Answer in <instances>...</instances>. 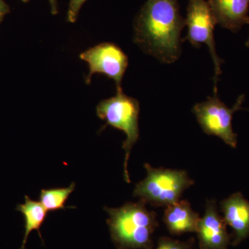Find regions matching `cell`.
Returning <instances> with one entry per match:
<instances>
[{
	"instance_id": "obj_1",
	"label": "cell",
	"mask_w": 249,
	"mask_h": 249,
	"mask_svg": "<svg viewBox=\"0 0 249 249\" xmlns=\"http://www.w3.org/2000/svg\"><path fill=\"white\" fill-rule=\"evenodd\" d=\"M185 26L178 0H147L134 19V42L160 62L173 63L181 55Z\"/></svg>"
},
{
	"instance_id": "obj_2",
	"label": "cell",
	"mask_w": 249,
	"mask_h": 249,
	"mask_svg": "<svg viewBox=\"0 0 249 249\" xmlns=\"http://www.w3.org/2000/svg\"><path fill=\"white\" fill-rule=\"evenodd\" d=\"M109 214L111 241L118 249H153L152 236L158 227L157 214L145 203L128 202L120 208L105 206Z\"/></svg>"
},
{
	"instance_id": "obj_3",
	"label": "cell",
	"mask_w": 249,
	"mask_h": 249,
	"mask_svg": "<svg viewBox=\"0 0 249 249\" xmlns=\"http://www.w3.org/2000/svg\"><path fill=\"white\" fill-rule=\"evenodd\" d=\"M140 106L135 98L124 94V91H116L115 96L101 101L96 107L98 118L106 122L101 131L108 125L123 131L126 135L123 142L124 150V178L127 183H130L127 163L131 150L139 140L140 131L139 127Z\"/></svg>"
},
{
	"instance_id": "obj_4",
	"label": "cell",
	"mask_w": 249,
	"mask_h": 249,
	"mask_svg": "<svg viewBox=\"0 0 249 249\" xmlns=\"http://www.w3.org/2000/svg\"><path fill=\"white\" fill-rule=\"evenodd\" d=\"M147 177L136 185L133 196L155 206H169L180 200L183 192L194 184L184 170L155 168L144 165Z\"/></svg>"
},
{
	"instance_id": "obj_5",
	"label": "cell",
	"mask_w": 249,
	"mask_h": 249,
	"mask_svg": "<svg viewBox=\"0 0 249 249\" xmlns=\"http://www.w3.org/2000/svg\"><path fill=\"white\" fill-rule=\"evenodd\" d=\"M245 98V95H241L233 107L229 108L218 98L217 93H214L213 97L195 105L193 111L205 133L215 136L227 145L235 148L237 135L232 129V116L235 111L244 109L242 105Z\"/></svg>"
},
{
	"instance_id": "obj_6",
	"label": "cell",
	"mask_w": 249,
	"mask_h": 249,
	"mask_svg": "<svg viewBox=\"0 0 249 249\" xmlns=\"http://www.w3.org/2000/svg\"><path fill=\"white\" fill-rule=\"evenodd\" d=\"M186 26L188 32L183 42L188 41L193 47L199 48L203 44L208 46L214 65V93H217L218 76L222 73L221 65L224 61L218 57L214 40V29L217 22L208 1L188 0Z\"/></svg>"
},
{
	"instance_id": "obj_7",
	"label": "cell",
	"mask_w": 249,
	"mask_h": 249,
	"mask_svg": "<svg viewBox=\"0 0 249 249\" xmlns=\"http://www.w3.org/2000/svg\"><path fill=\"white\" fill-rule=\"evenodd\" d=\"M80 58L89 65L87 84L91 83L95 73L105 75L115 83L116 91H122L123 78L128 67V58L119 47L111 42H103L80 54Z\"/></svg>"
},
{
	"instance_id": "obj_8",
	"label": "cell",
	"mask_w": 249,
	"mask_h": 249,
	"mask_svg": "<svg viewBox=\"0 0 249 249\" xmlns=\"http://www.w3.org/2000/svg\"><path fill=\"white\" fill-rule=\"evenodd\" d=\"M227 224L217 211L214 200H208L204 215L199 219L196 235L200 249H226L230 242Z\"/></svg>"
},
{
	"instance_id": "obj_9",
	"label": "cell",
	"mask_w": 249,
	"mask_h": 249,
	"mask_svg": "<svg viewBox=\"0 0 249 249\" xmlns=\"http://www.w3.org/2000/svg\"><path fill=\"white\" fill-rule=\"evenodd\" d=\"M217 24L232 33H237L249 24V0H209Z\"/></svg>"
},
{
	"instance_id": "obj_10",
	"label": "cell",
	"mask_w": 249,
	"mask_h": 249,
	"mask_svg": "<svg viewBox=\"0 0 249 249\" xmlns=\"http://www.w3.org/2000/svg\"><path fill=\"white\" fill-rule=\"evenodd\" d=\"M220 206L223 219L233 230L237 245L249 235V201L237 193L221 201Z\"/></svg>"
},
{
	"instance_id": "obj_11",
	"label": "cell",
	"mask_w": 249,
	"mask_h": 249,
	"mask_svg": "<svg viewBox=\"0 0 249 249\" xmlns=\"http://www.w3.org/2000/svg\"><path fill=\"white\" fill-rule=\"evenodd\" d=\"M199 219V214L192 209L188 201L184 200L167 206L163 215L167 229L170 234L175 235L196 232Z\"/></svg>"
},
{
	"instance_id": "obj_12",
	"label": "cell",
	"mask_w": 249,
	"mask_h": 249,
	"mask_svg": "<svg viewBox=\"0 0 249 249\" xmlns=\"http://www.w3.org/2000/svg\"><path fill=\"white\" fill-rule=\"evenodd\" d=\"M16 210L22 213L24 217L25 232L21 249H25L28 237L33 231H37L42 240L40 229L47 218V211L40 201L33 200L27 196L24 204H18Z\"/></svg>"
},
{
	"instance_id": "obj_13",
	"label": "cell",
	"mask_w": 249,
	"mask_h": 249,
	"mask_svg": "<svg viewBox=\"0 0 249 249\" xmlns=\"http://www.w3.org/2000/svg\"><path fill=\"white\" fill-rule=\"evenodd\" d=\"M76 183H71L65 188L42 189L40 191V202L47 210V212H54L59 210L65 209V204L70 195L75 190Z\"/></svg>"
},
{
	"instance_id": "obj_14",
	"label": "cell",
	"mask_w": 249,
	"mask_h": 249,
	"mask_svg": "<svg viewBox=\"0 0 249 249\" xmlns=\"http://www.w3.org/2000/svg\"><path fill=\"white\" fill-rule=\"evenodd\" d=\"M195 240L182 241L173 240L170 237H161L158 241V245L156 249H193Z\"/></svg>"
},
{
	"instance_id": "obj_15",
	"label": "cell",
	"mask_w": 249,
	"mask_h": 249,
	"mask_svg": "<svg viewBox=\"0 0 249 249\" xmlns=\"http://www.w3.org/2000/svg\"><path fill=\"white\" fill-rule=\"evenodd\" d=\"M87 0H70L67 11V20L71 23H74L78 19V14L82 6Z\"/></svg>"
},
{
	"instance_id": "obj_16",
	"label": "cell",
	"mask_w": 249,
	"mask_h": 249,
	"mask_svg": "<svg viewBox=\"0 0 249 249\" xmlns=\"http://www.w3.org/2000/svg\"><path fill=\"white\" fill-rule=\"evenodd\" d=\"M9 11V8L8 5L3 0H0V18H2Z\"/></svg>"
},
{
	"instance_id": "obj_17",
	"label": "cell",
	"mask_w": 249,
	"mask_h": 249,
	"mask_svg": "<svg viewBox=\"0 0 249 249\" xmlns=\"http://www.w3.org/2000/svg\"><path fill=\"white\" fill-rule=\"evenodd\" d=\"M50 3L51 11L53 15H56L58 14V3L56 0H49Z\"/></svg>"
},
{
	"instance_id": "obj_18",
	"label": "cell",
	"mask_w": 249,
	"mask_h": 249,
	"mask_svg": "<svg viewBox=\"0 0 249 249\" xmlns=\"http://www.w3.org/2000/svg\"><path fill=\"white\" fill-rule=\"evenodd\" d=\"M246 46H247V47H249V37L248 40H247V42H246Z\"/></svg>"
},
{
	"instance_id": "obj_19",
	"label": "cell",
	"mask_w": 249,
	"mask_h": 249,
	"mask_svg": "<svg viewBox=\"0 0 249 249\" xmlns=\"http://www.w3.org/2000/svg\"><path fill=\"white\" fill-rule=\"evenodd\" d=\"M23 1H24V2H28V1H29V0H22Z\"/></svg>"
},
{
	"instance_id": "obj_20",
	"label": "cell",
	"mask_w": 249,
	"mask_h": 249,
	"mask_svg": "<svg viewBox=\"0 0 249 249\" xmlns=\"http://www.w3.org/2000/svg\"><path fill=\"white\" fill-rule=\"evenodd\" d=\"M1 19H2V18H0V22H1Z\"/></svg>"
}]
</instances>
